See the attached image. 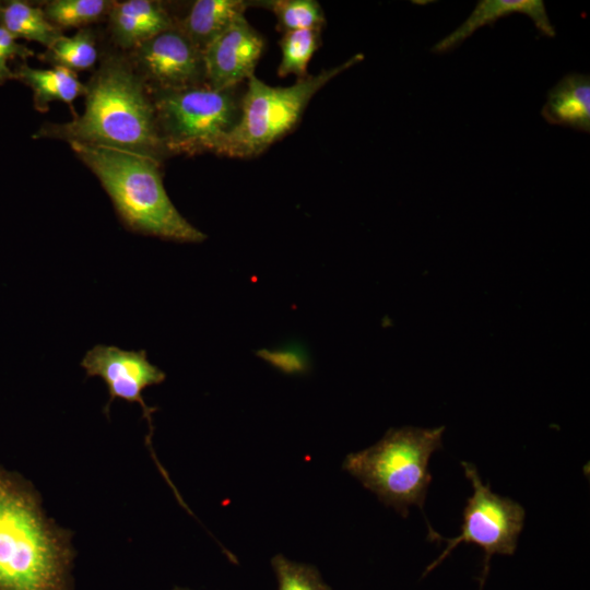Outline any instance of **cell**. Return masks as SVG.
Here are the masks:
<instances>
[{"label":"cell","instance_id":"cell-23","mask_svg":"<svg viewBox=\"0 0 590 590\" xmlns=\"http://www.w3.org/2000/svg\"><path fill=\"white\" fill-rule=\"evenodd\" d=\"M7 57L0 50V84L10 80H16L15 73L9 68Z\"/></svg>","mask_w":590,"mask_h":590},{"label":"cell","instance_id":"cell-3","mask_svg":"<svg viewBox=\"0 0 590 590\" xmlns=\"http://www.w3.org/2000/svg\"><path fill=\"white\" fill-rule=\"evenodd\" d=\"M68 548L31 491L0 470V590H63Z\"/></svg>","mask_w":590,"mask_h":590},{"label":"cell","instance_id":"cell-13","mask_svg":"<svg viewBox=\"0 0 590 590\" xmlns=\"http://www.w3.org/2000/svg\"><path fill=\"white\" fill-rule=\"evenodd\" d=\"M251 2L244 0H197L178 27L200 50L204 49L239 15Z\"/></svg>","mask_w":590,"mask_h":590},{"label":"cell","instance_id":"cell-11","mask_svg":"<svg viewBox=\"0 0 590 590\" xmlns=\"http://www.w3.org/2000/svg\"><path fill=\"white\" fill-rule=\"evenodd\" d=\"M520 13L532 20L541 34L554 37L555 27L552 24L544 1L542 0H480L473 11L455 31L437 42L432 51L445 54L459 47L480 27L492 26L497 20Z\"/></svg>","mask_w":590,"mask_h":590},{"label":"cell","instance_id":"cell-21","mask_svg":"<svg viewBox=\"0 0 590 590\" xmlns=\"http://www.w3.org/2000/svg\"><path fill=\"white\" fill-rule=\"evenodd\" d=\"M114 7L119 12L142 24L152 33L153 36L175 26L176 24L164 7L156 1L128 0L122 2H114Z\"/></svg>","mask_w":590,"mask_h":590},{"label":"cell","instance_id":"cell-14","mask_svg":"<svg viewBox=\"0 0 590 590\" xmlns=\"http://www.w3.org/2000/svg\"><path fill=\"white\" fill-rule=\"evenodd\" d=\"M16 80L33 91L36 110L45 113L49 103L60 101L71 106L72 102L85 95L86 85L82 84L74 71L55 66L50 69L30 67L25 61L14 71Z\"/></svg>","mask_w":590,"mask_h":590},{"label":"cell","instance_id":"cell-4","mask_svg":"<svg viewBox=\"0 0 590 590\" xmlns=\"http://www.w3.org/2000/svg\"><path fill=\"white\" fill-rule=\"evenodd\" d=\"M444 432L445 426L389 428L375 445L349 453L342 468L406 517L412 506L423 509L432 482L429 459L442 447Z\"/></svg>","mask_w":590,"mask_h":590},{"label":"cell","instance_id":"cell-8","mask_svg":"<svg viewBox=\"0 0 590 590\" xmlns=\"http://www.w3.org/2000/svg\"><path fill=\"white\" fill-rule=\"evenodd\" d=\"M131 64L151 93L206 84L203 54L177 23L134 47Z\"/></svg>","mask_w":590,"mask_h":590},{"label":"cell","instance_id":"cell-7","mask_svg":"<svg viewBox=\"0 0 590 590\" xmlns=\"http://www.w3.org/2000/svg\"><path fill=\"white\" fill-rule=\"evenodd\" d=\"M465 477L470 481L473 493L468 498L463 510L460 534L445 539L429 528L430 540L445 541L442 553L429 564L423 576L436 568L460 543H473L484 551L483 571L480 577L482 588L489 571L493 555H512L526 518L523 507L509 497H503L483 484L476 467L462 461Z\"/></svg>","mask_w":590,"mask_h":590},{"label":"cell","instance_id":"cell-1","mask_svg":"<svg viewBox=\"0 0 590 590\" xmlns=\"http://www.w3.org/2000/svg\"><path fill=\"white\" fill-rule=\"evenodd\" d=\"M33 138L118 149L160 162L167 155L152 95L131 62L120 57L107 58L86 84L83 115L46 123Z\"/></svg>","mask_w":590,"mask_h":590},{"label":"cell","instance_id":"cell-17","mask_svg":"<svg viewBox=\"0 0 590 590\" xmlns=\"http://www.w3.org/2000/svg\"><path fill=\"white\" fill-rule=\"evenodd\" d=\"M38 58L50 62L54 67H63L74 72L87 70L95 64L97 59L93 32L82 28L73 36L61 35Z\"/></svg>","mask_w":590,"mask_h":590},{"label":"cell","instance_id":"cell-5","mask_svg":"<svg viewBox=\"0 0 590 590\" xmlns=\"http://www.w3.org/2000/svg\"><path fill=\"white\" fill-rule=\"evenodd\" d=\"M363 60L364 55L356 54L333 68L298 79L290 86H272L252 74L246 81L239 120L223 139L216 154L239 158L261 154L296 127L321 87Z\"/></svg>","mask_w":590,"mask_h":590},{"label":"cell","instance_id":"cell-19","mask_svg":"<svg viewBox=\"0 0 590 590\" xmlns=\"http://www.w3.org/2000/svg\"><path fill=\"white\" fill-rule=\"evenodd\" d=\"M111 1L105 0H54L43 9L46 17L59 27H79L91 24L108 13Z\"/></svg>","mask_w":590,"mask_h":590},{"label":"cell","instance_id":"cell-24","mask_svg":"<svg viewBox=\"0 0 590 590\" xmlns=\"http://www.w3.org/2000/svg\"><path fill=\"white\" fill-rule=\"evenodd\" d=\"M175 590H187V589H179V588H176Z\"/></svg>","mask_w":590,"mask_h":590},{"label":"cell","instance_id":"cell-12","mask_svg":"<svg viewBox=\"0 0 590 590\" xmlns=\"http://www.w3.org/2000/svg\"><path fill=\"white\" fill-rule=\"evenodd\" d=\"M544 120L553 126L590 133V76L569 73L547 93L541 109Z\"/></svg>","mask_w":590,"mask_h":590},{"label":"cell","instance_id":"cell-18","mask_svg":"<svg viewBox=\"0 0 590 590\" xmlns=\"http://www.w3.org/2000/svg\"><path fill=\"white\" fill-rule=\"evenodd\" d=\"M270 10L276 17L282 33L297 30L320 28L326 24L324 12L315 0H264L251 2Z\"/></svg>","mask_w":590,"mask_h":590},{"label":"cell","instance_id":"cell-10","mask_svg":"<svg viewBox=\"0 0 590 590\" xmlns=\"http://www.w3.org/2000/svg\"><path fill=\"white\" fill-rule=\"evenodd\" d=\"M264 50V38L237 16L203 51L206 84L224 90L239 86L252 74Z\"/></svg>","mask_w":590,"mask_h":590},{"label":"cell","instance_id":"cell-9","mask_svg":"<svg viewBox=\"0 0 590 590\" xmlns=\"http://www.w3.org/2000/svg\"><path fill=\"white\" fill-rule=\"evenodd\" d=\"M81 366L88 377H99L106 384L109 399L104 411L107 415L115 399L140 404L150 427L146 441L151 446L152 414L156 409L145 403L142 392L148 387L162 384L166 375L148 359L146 351L98 344L85 353Z\"/></svg>","mask_w":590,"mask_h":590},{"label":"cell","instance_id":"cell-20","mask_svg":"<svg viewBox=\"0 0 590 590\" xmlns=\"http://www.w3.org/2000/svg\"><path fill=\"white\" fill-rule=\"evenodd\" d=\"M278 590H332L315 566L290 560L282 554L271 559Z\"/></svg>","mask_w":590,"mask_h":590},{"label":"cell","instance_id":"cell-15","mask_svg":"<svg viewBox=\"0 0 590 590\" xmlns=\"http://www.w3.org/2000/svg\"><path fill=\"white\" fill-rule=\"evenodd\" d=\"M0 26L15 38L36 42L49 48L61 35V30L46 17L43 9L25 1L0 2Z\"/></svg>","mask_w":590,"mask_h":590},{"label":"cell","instance_id":"cell-6","mask_svg":"<svg viewBox=\"0 0 590 590\" xmlns=\"http://www.w3.org/2000/svg\"><path fill=\"white\" fill-rule=\"evenodd\" d=\"M243 93L239 86L217 90L208 84L151 93L167 154H216L239 120Z\"/></svg>","mask_w":590,"mask_h":590},{"label":"cell","instance_id":"cell-22","mask_svg":"<svg viewBox=\"0 0 590 590\" xmlns=\"http://www.w3.org/2000/svg\"><path fill=\"white\" fill-rule=\"evenodd\" d=\"M115 42L122 48H134L153 37L152 33L134 19L119 12L113 5L108 12Z\"/></svg>","mask_w":590,"mask_h":590},{"label":"cell","instance_id":"cell-16","mask_svg":"<svg viewBox=\"0 0 590 590\" xmlns=\"http://www.w3.org/2000/svg\"><path fill=\"white\" fill-rule=\"evenodd\" d=\"M321 32L320 28H309L282 34L279 42L281 61L278 75L280 78L295 75L298 80L308 75V64L321 45Z\"/></svg>","mask_w":590,"mask_h":590},{"label":"cell","instance_id":"cell-2","mask_svg":"<svg viewBox=\"0 0 590 590\" xmlns=\"http://www.w3.org/2000/svg\"><path fill=\"white\" fill-rule=\"evenodd\" d=\"M69 144L96 175L126 228L177 243L206 239L170 201L163 185L160 161L118 149Z\"/></svg>","mask_w":590,"mask_h":590}]
</instances>
